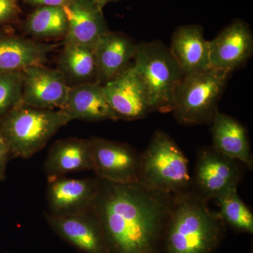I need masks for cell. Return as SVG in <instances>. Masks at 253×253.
Segmentation results:
<instances>
[{
	"label": "cell",
	"instance_id": "cell-1",
	"mask_svg": "<svg viewBox=\"0 0 253 253\" xmlns=\"http://www.w3.org/2000/svg\"><path fill=\"white\" fill-rule=\"evenodd\" d=\"M175 195L100 179L94 210L109 253H160Z\"/></svg>",
	"mask_w": 253,
	"mask_h": 253
},
{
	"label": "cell",
	"instance_id": "cell-2",
	"mask_svg": "<svg viewBox=\"0 0 253 253\" xmlns=\"http://www.w3.org/2000/svg\"><path fill=\"white\" fill-rule=\"evenodd\" d=\"M219 212L191 190L176 195L164 240L163 253H212L224 237Z\"/></svg>",
	"mask_w": 253,
	"mask_h": 253
},
{
	"label": "cell",
	"instance_id": "cell-3",
	"mask_svg": "<svg viewBox=\"0 0 253 253\" xmlns=\"http://www.w3.org/2000/svg\"><path fill=\"white\" fill-rule=\"evenodd\" d=\"M72 119L62 110L36 109L21 104L0 120V135L11 156L31 158Z\"/></svg>",
	"mask_w": 253,
	"mask_h": 253
},
{
	"label": "cell",
	"instance_id": "cell-4",
	"mask_svg": "<svg viewBox=\"0 0 253 253\" xmlns=\"http://www.w3.org/2000/svg\"><path fill=\"white\" fill-rule=\"evenodd\" d=\"M138 182L175 196L191 190L189 161L167 133L156 131L140 155Z\"/></svg>",
	"mask_w": 253,
	"mask_h": 253
},
{
	"label": "cell",
	"instance_id": "cell-5",
	"mask_svg": "<svg viewBox=\"0 0 253 253\" xmlns=\"http://www.w3.org/2000/svg\"><path fill=\"white\" fill-rule=\"evenodd\" d=\"M231 73L210 67L184 76L174 91L172 112L183 126L211 124Z\"/></svg>",
	"mask_w": 253,
	"mask_h": 253
},
{
	"label": "cell",
	"instance_id": "cell-6",
	"mask_svg": "<svg viewBox=\"0 0 253 253\" xmlns=\"http://www.w3.org/2000/svg\"><path fill=\"white\" fill-rule=\"evenodd\" d=\"M133 60L147 88L152 111L172 112L174 91L185 75L169 48L159 41L142 42Z\"/></svg>",
	"mask_w": 253,
	"mask_h": 253
},
{
	"label": "cell",
	"instance_id": "cell-7",
	"mask_svg": "<svg viewBox=\"0 0 253 253\" xmlns=\"http://www.w3.org/2000/svg\"><path fill=\"white\" fill-rule=\"evenodd\" d=\"M241 175L239 161L206 146L198 151L191 190L206 202L217 200L237 190Z\"/></svg>",
	"mask_w": 253,
	"mask_h": 253
},
{
	"label": "cell",
	"instance_id": "cell-8",
	"mask_svg": "<svg viewBox=\"0 0 253 253\" xmlns=\"http://www.w3.org/2000/svg\"><path fill=\"white\" fill-rule=\"evenodd\" d=\"M103 86L117 121L142 119L153 112L147 88L134 65Z\"/></svg>",
	"mask_w": 253,
	"mask_h": 253
},
{
	"label": "cell",
	"instance_id": "cell-9",
	"mask_svg": "<svg viewBox=\"0 0 253 253\" xmlns=\"http://www.w3.org/2000/svg\"><path fill=\"white\" fill-rule=\"evenodd\" d=\"M90 141L93 171L98 179L116 183L139 181L140 155L131 146L97 136Z\"/></svg>",
	"mask_w": 253,
	"mask_h": 253
},
{
	"label": "cell",
	"instance_id": "cell-10",
	"mask_svg": "<svg viewBox=\"0 0 253 253\" xmlns=\"http://www.w3.org/2000/svg\"><path fill=\"white\" fill-rule=\"evenodd\" d=\"M48 180L46 201L51 215H76L94 208L100 188L97 177L72 179L62 176Z\"/></svg>",
	"mask_w": 253,
	"mask_h": 253
},
{
	"label": "cell",
	"instance_id": "cell-11",
	"mask_svg": "<svg viewBox=\"0 0 253 253\" xmlns=\"http://www.w3.org/2000/svg\"><path fill=\"white\" fill-rule=\"evenodd\" d=\"M23 73L21 104L40 109H63L71 86L60 70L38 65Z\"/></svg>",
	"mask_w": 253,
	"mask_h": 253
},
{
	"label": "cell",
	"instance_id": "cell-12",
	"mask_svg": "<svg viewBox=\"0 0 253 253\" xmlns=\"http://www.w3.org/2000/svg\"><path fill=\"white\" fill-rule=\"evenodd\" d=\"M211 67L229 73L244 66L252 56V30L244 20H234L209 41Z\"/></svg>",
	"mask_w": 253,
	"mask_h": 253
},
{
	"label": "cell",
	"instance_id": "cell-13",
	"mask_svg": "<svg viewBox=\"0 0 253 253\" xmlns=\"http://www.w3.org/2000/svg\"><path fill=\"white\" fill-rule=\"evenodd\" d=\"M48 224L70 244L84 253H109L104 231L94 208L71 216L44 214Z\"/></svg>",
	"mask_w": 253,
	"mask_h": 253
},
{
	"label": "cell",
	"instance_id": "cell-14",
	"mask_svg": "<svg viewBox=\"0 0 253 253\" xmlns=\"http://www.w3.org/2000/svg\"><path fill=\"white\" fill-rule=\"evenodd\" d=\"M63 8L68 20L63 44L94 47L100 37L109 31L102 8L93 0H72Z\"/></svg>",
	"mask_w": 253,
	"mask_h": 253
},
{
	"label": "cell",
	"instance_id": "cell-15",
	"mask_svg": "<svg viewBox=\"0 0 253 253\" xmlns=\"http://www.w3.org/2000/svg\"><path fill=\"white\" fill-rule=\"evenodd\" d=\"M169 50L185 76L211 67L209 41L205 39L200 25H184L176 28Z\"/></svg>",
	"mask_w": 253,
	"mask_h": 253
},
{
	"label": "cell",
	"instance_id": "cell-16",
	"mask_svg": "<svg viewBox=\"0 0 253 253\" xmlns=\"http://www.w3.org/2000/svg\"><path fill=\"white\" fill-rule=\"evenodd\" d=\"M137 44L122 33L108 31L94 46L98 82L105 83L122 73L134 59Z\"/></svg>",
	"mask_w": 253,
	"mask_h": 253
},
{
	"label": "cell",
	"instance_id": "cell-17",
	"mask_svg": "<svg viewBox=\"0 0 253 253\" xmlns=\"http://www.w3.org/2000/svg\"><path fill=\"white\" fill-rule=\"evenodd\" d=\"M58 46L22 37L0 34V73L23 72L31 66L44 65L50 53Z\"/></svg>",
	"mask_w": 253,
	"mask_h": 253
},
{
	"label": "cell",
	"instance_id": "cell-18",
	"mask_svg": "<svg viewBox=\"0 0 253 253\" xmlns=\"http://www.w3.org/2000/svg\"><path fill=\"white\" fill-rule=\"evenodd\" d=\"M61 110L72 121H117L105 94L103 84L97 82L71 86L66 104Z\"/></svg>",
	"mask_w": 253,
	"mask_h": 253
},
{
	"label": "cell",
	"instance_id": "cell-19",
	"mask_svg": "<svg viewBox=\"0 0 253 253\" xmlns=\"http://www.w3.org/2000/svg\"><path fill=\"white\" fill-rule=\"evenodd\" d=\"M44 170L48 178L93 170L90 139L68 138L55 142L46 157Z\"/></svg>",
	"mask_w": 253,
	"mask_h": 253
},
{
	"label": "cell",
	"instance_id": "cell-20",
	"mask_svg": "<svg viewBox=\"0 0 253 253\" xmlns=\"http://www.w3.org/2000/svg\"><path fill=\"white\" fill-rule=\"evenodd\" d=\"M211 124L212 147L253 170V158L246 127L235 118L219 111Z\"/></svg>",
	"mask_w": 253,
	"mask_h": 253
},
{
	"label": "cell",
	"instance_id": "cell-21",
	"mask_svg": "<svg viewBox=\"0 0 253 253\" xmlns=\"http://www.w3.org/2000/svg\"><path fill=\"white\" fill-rule=\"evenodd\" d=\"M58 69L72 81L81 83H99L94 47L63 44Z\"/></svg>",
	"mask_w": 253,
	"mask_h": 253
},
{
	"label": "cell",
	"instance_id": "cell-22",
	"mask_svg": "<svg viewBox=\"0 0 253 253\" xmlns=\"http://www.w3.org/2000/svg\"><path fill=\"white\" fill-rule=\"evenodd\" d=\"M24 28L34 38H65L67 17L61 6H38L28 16Z\"/></svg>",
	"mask_w": 253,
	"mask_h": 253
},
{
	"label": "cell",
	"instance_id": "cell-23",
	"mask_svg": "<svg viewBox=\"0 0 253 253\" xmlns=\"http://www.w3.org/2000/svg\"><path fill=\"white\" fill-rule=\"evenodd\" d=\"M238 190V189H237ZM234 190L216 200L219 206V214L225 223L238 232L253 234V214Z\"/></svg>",
	"mask_w": 253,
	"mask_h": 253
},
{
	"label": "cell",
	"instance_id": "cell-24",
	"mask_svg": "<svg viewBox=\"0 0 253 253\" xmlns=\"http://www.w3.org/2000/svg\"><path fill=\"white\" fill-rule=\"evenodd\" d=\"M23 73H0V120L21 102Z\"/></svg>",
	"mask_w": 253,
	"mask_h": 253
},
{
	"label": "cell",
	"instance_id": "cell-25",
	"mask_svg": "<svg viewBox=\"0 0 253 253\" xmlns=\"http://www.w3.org/2000/svg\"><path fill=\"white\" fill-rule=\"evenodd\" d=\"M20 13L18 0H0V26L12 22Z\"/></svg>",
	"mask_w": 253,
	"mask_h": 253
},
{
	"label": "cell",
	"instance_id": "cell-26",
	"mask_svg": "<svg viewBox=\"0 0 253 253\" xmlns=\"http://www.w3.org/2000/svg\"><path fill=\"white\" fill-rule=\"evenodd\" d=\"M11 156L9 148L0 135V181H3L6 175V169L9 158Z\"/></svg>",
	"mask_w": 253,
	"mask_h": 253
},
{
	"label": "cell",
	"instance_id": "cell-27",
	"mask_svg": "<svg viewBox=\"0 0 253 253\" xmlns=\"http://www.w3.org/2000/svg\"><path fill=\"white\" fill-rule=\"evenodd\" d=\"M27 4L38 6H63L69 4L72 0H23Z\"/></svg>",
	"mask_w": 253,
	"mask_h": 253
},
{
	"label": "cell",
	"instance_id": "cell-28",
	"mask_svg": "<svg viewBox=\"0 0 253 253\" xmlns=\"http://www.w3.org/2000/svg\"><path fill=\"white\" fill-rule=\"evenodd\" d=\"M96 4L99 5L100 7L104 9L106 4L111 2H115V1H120V0H93Z\"/></svg>",
	"mask_w": 253,
	"mask_h": 253
}]
</instances>
